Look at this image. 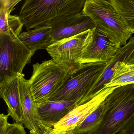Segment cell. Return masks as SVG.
I'll return each mask as SVG.
<instances>
[{
  "label": "cell",
  "mask_w": 134,
  "mask_h": 134,
  "mask_svg": "<svg viewBox=\"0 0 134 134\" xmlns=\"http://www.w3.org/2000/svg\"><path fill=\"white\" fill-rule=\"evenodd\" d=\"M85 0H26L19 16L27 30L46 26L65 15L81 13Z\"/></svg>",
  "instance_id": "cell-1"
},
{
  "label": "cell",
  "mask_w": 134,
  "mask_h": 134,
  "mask_svg": "<svg viewBox=\"0 0 134 134\" xmlns=\"http://www.w3.org/2000/svg\"><path fill=\"white\" fill-rule=\"evenodd\" d=\"M103 118L92 134H116L134 116V83L117 86L104 100Z\"/></svg>",
  "instance_id": "cell-2"
},
{
  "label": "cell",
  "mask_w": 134,
  "mask_h": 134,
  "mask_svg": "<svg viewBox=\"0 0 134 134\" xmlns=\"http://www.w3.org/2000/svg\"><path fill=\"white\" fill-rule=\"evenodd\" d=\"M80 66L59 64L53 59L33 65L32 74L28 83L35 102L40 104L48 100Z\"/></svg>",
  "instance_id": "cell-3"
},
{
  "label": "cell",
  "mask_w": 134,
  "mask_h": 134,
  "mask_svg": "<svg viewBox=\"0 0 134 134\" xmlns=\"http://www.w3.org/2000/svg\"><path fill=\"white\" fill-rule=\"evenodd\" d=\"M81 12L91 18L96 27L105 31L120 47L126 45L132 36L110 0H86Z\"/></svg>",
  "instance_id": "cell-4"
},
{
  "label": "cell",
  "mask_w": 134,
  "mask_h": 134,
  "mask_svg": "<svg viewBox=\"0 0 134 134\" xmlns=\"http://www.w3.org/2000/svg\"><path fill=\"white\" fill-rule=\"evenodd\" d=\"M109 62L81 65L65 84L48 100L76 101L79 102L102 76Z\"/></svg>",
  "instance_id": "cell-5"
},
{
  "label": "cell",
  "mask_w": 134,
  "mask_h": 134,
  "mask_svg": "<svg viewBox=\"0 0 134 134\" xmlns=\"http://www.w3.org/2000/svg\"><path fill=\"white\" fill-rule=\"evenodd\" d=\"M34 54L18 38L0 34V81L23 74Z\"/></svg>",
  "instance_id": "cell-6"
},
{
  "label": "cell",
  "mask_w": 134,
  "mask_h": 134,
  "mask_svg": "<svg viewBox=\"0 0 134 134\" xmlns=\"http://www.w3.org/2000/svg\"><path fill=\"white\" fill-rule=\"evenodd\" d=\"M94 28L53 42L46 50L58 63L74 67L80 66L83 54L92 42Z\"/></svg>",
  "instance_id": "cell-7"
},
{
  "label": "cell",
  "mask_w": 134,
  "mask_h": 134,
  "mask_svg": "<svg viewBox=\"0 0 134 134\" xmlns=\"http://www.w3.org/2000/svg\"><path fill=\"white\" fill-rule=\"evenodd\" d=\"M116 87L106 88L87 102L77 106L53 127L51 134L74 132L85 118L94 110Z\"/></svg>",
  "instance_id": "cell-8"
},
{
  "label": "cell",
  "mask_w": 134,
  "mask_h": 134,
  "mask_svg": "<svg viewBox=\"0 0 134 134\" xmlns=\"http://www.w3.org/2000/svg\"><path fill=\"white\" fill-rule=\"evenodd\" d=\"M120 47L105 31L95 26L92 42L83 54L80 65L109 62Z\"/></svg>",
  "instance_id": "cell-9"
},
{
  "label": "cell",
  "mask_w": 134,
  "mask_h": 134,
  "mask_svg": "<svg viewBox=\"0 0 134 134\" xmlns=\"http://www.w3.org/2000/svg\"><path fill=\"white\" fill-rule=\"evenodd\" d=\"M47 26L51 27L53 42L69 38L95 27L91 18L82 12L58 18Z\"/></svg>",
  "instance_id": "cell-10"
},
{
  "label": "cell",
  "mask_w": 134,
  "mask_h": 134,
  "mask_svg": "<svg viewBox=\"0 0 134 134\" xmlns=\"http://www.w3.org/2000/svg\"><path fill=\"white\" fill-rule=\"evenodd\" d=\"M20 94L23 113V124L30 131V134H50L51 132L42 124L37 110V105L34 100L24 74L19 75Z\"/></svg>",
  "instance_id": "cell-11"
},
{
  "label": "cell",
  "mask_w": 134,
  "mask_h": 134,
  "mask_svg": "<svg viewBox=\"0 0 134 134\" xmlns=\"http://www.w3.org/2000/svg\"><path fill=\"white\" fill-rule=\"evenodd\" d=\"M134 51V37L132 36L127 44L121 47L113 58L109 62L108 65L100 78L94 84L90 91L77 104L80 105L87 102L105 88L111 80L114 67L119 63H126Z\"/></svg>",
  "instance_id": "cell-12"
},
{
  "label": "cell",
  "mask_w": 134,
  "mask_h": 134,
  "mask_svg": "<svg viewBox=\"0 0 134 134\" xmlns=\"http://www.w3.org/2000/svg\"><path fill=\"white\" fill-rule=\"evenodd\" d=\"M0 96L7 105L8 114L16 122L23 121L19 75L0 81Z\"/></svg>",
  "instance_id": "cell-13"
},
{
  "label": "cell",
  "mask_w": 134,
  "mask_h": 134,
  "mask_svg": "<svg viewBox=\"0 0 134 134\" xmlns=\"http://www.w3.org/2000/svg\"><path fill=\"white\" fill-rule=\"evenodd\" d=\"M77 103L76 101L48 100L37 104L38 114L42 124L51 133L54 126L76 107Z\"/></svg>",
  "instance_id": "cell-14"
},
{
  "label": "cell",
  "mask_w": 134,
  "mask_h": 134,
  "mask_svg": "<svg viewBox=\"0 0 134 134\" xmlns=\"http://www.w3.org/2000/svg\"><path fill=\"white\" fill-rule=\"evenodd\" d=\"M52 28L42 26L22 33L18 39L34 53L40 49H46L52 43Z\"/></svg>",
  "instance_id": "cell-15"
},
{
  "label": "cell",
  "mask_w": 134,
  "mask_h": 134,
  "mask_svg": "<svg viewBox=\"0 0 134 134\" xmlns=\"http://www.w3.org/2000/svg\"><path fill=\"white\" fill-rule=\"evenodd\" d=\"M14 9L1 4L0 34H6L15 39L21 34L24 25L19 16L11 15Z\"/></svg>",
  "instance_id": "cell-16"
},
{
  "label": "cell",
  "mask_w": 134,
  "mask_h": 134,
  "mask_svg": "<svg viewBox=\"0 0 134 134\" xmlns=\"http://www.w3.org/2000/svg\"><path fill=\"white\" fill-rule=\"evenodd\" d=\"M105 110L103 101L74 129V134H92L102 122Z\"/></svg>",
  "instance_id": "cell-17"
},
{
  "label": "cell",
  "mask_w": 134,
  "mask_h": 134,
  "mask_svg": "<svg viewBox=\"0 0 134 134\" xmlns=\"http://www.w3.org/2000/svg\"><path fill=\"white\" fill-rule=\"evenodd\" d=\"M124 23L127 29L134 33V0H110Z\"/></svg>",
  "instance_id": "cell-18"
},
{
  "label": "cell",
  "mask_w": 134,
  "mask_h": 134,
  "mask_svg": "<svg viewBox=\"0 0 134 134\" xmlns=\"http://www.w3.org/2000/svg\"><path fill=\"white\" fill-rule=\"evenodd\" d=\"M134 83V75L123 70L117 65L114 67V71L109 83L106 88L122 86Z\"/></svg>",
  "instance_id": "cell-19"
},
{
  "label": "cell",
  "mask_w": 134,
  "mask_h": 134,
  "mask_svg": "<svg viewBox=\"0 0 134 134\" xmlns=\"http://www.w3.org/2000/svg\"><path fill=\"white\" fill-rule=\"evenodd\" d=\"M9 116V114H0V134H26L22 123H8V119Z\"/></svg>",
  "instance_id": "cell-20"
},
{
  "label": "cell",
  "mask_w": 134,
  "mask_h": 134,
  "mask_svg": "<svg viewBox=\"0 0 134 134\" xmlns=\"http://www.w3.org/2000/svg\"><path fill=\"white\" fill-rule=\"evenodd\" d=\"M117 65L123 70L134 75V64L127 65L124 62L117 63Z\"/></svg>",
  "instance_id": "cell-21"
},
{
  "label": "cell",
  "mask_w": 134,
  "mask_h": 134,
  "mask_svg": "<svg viewBox=\"0 0 134 134\" xmlns=\"http://www.w3.org/2000/svg\"><path fill=\"white\" fill-rule=\"evenodd\" d=\"M125 63L127 65L134 64V51Z\"/></svg>",
  "instance_id": "cell-22"
},
{
  "label": "cell",
  "mask_w": 134,
  "mask_h": 134,
  "mask_svg": "<svg viewBox=\"0 0 134 134\" xmlns=\"http://www.w3.org/2000/svg\"><path fill=\"white\" fill-rule=\"evenodd\" d=\"M117 134H124V133H123V132H119V133Z\"/></svg>",
  "instance_id": "cell-23"
}]
</instances>
